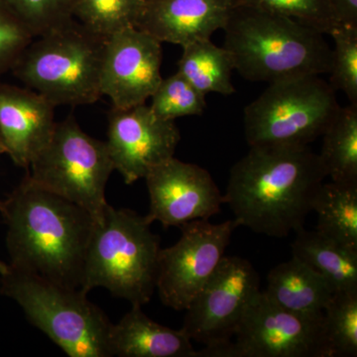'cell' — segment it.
<instances>
[{
  "mask_svg": "<svg viewBox=\"0 0 357 357\" xmlns=\"http://www.w3.org/2000/svg\"><path fill=\"white\" fill-rule=\"evenodd\" d=\"M112 356L197 357L192 340L182 330H173L149 318L133 305L109 333Z\"/></svg>",
  "mask_w": 357,
  "mask_h": 357,
  "instance_id": "e0dca14e",
  "label": "cell"
},
{
  "mask_svg": "<svg viewBox=\"0 0 357 357\" xmlns=\"http://www.w3.org/2000/svg\"><path fill=\"white\" fill-rule=\"evenodd\" d=\"M55 107L31 89L0 83V139L16 166L28 170L50 139Z\"/></svg>",
  "mask_w": 357,
  "mask_h": 357,
  "instance_id": "9a60e30c",
  "label": "cell"
},
{
  "mask_svg": "<svg viewBox=\"0 0 357 357\" xmlns=\"http://www.w3.org/2000/svg\"><path fill=\"white\" fill-rule=\"evenodd\" d=\"M326 177L309 146H253L230 170L223 199L241 227L283 238L304 227Z\"/></svg>",
  "mask_w": 357,
  "mask_h": 357,
  "instance_id": "7a4b0ae2",
  "label": "cell"
},
{
  "mask_svg": "<svg viewBox=\"0 0 357 357\" xmlns=\"http://www.w3.org/2000/svg\"><path fill=\"white\" fill-rule=\"evenodd\" d=\"M231 0H147L136 28L163 43L185 47L223 29Z\"/></svg>",
  "mask_w": 357,
  "mask_h": 357,
  "instance_id": "2e32d148",
  "label": "cell"
},
{
  "mask_svg": "<svg viewBox=\"0 0 357 357\" xmlns=\"http://www.w3.org/2000/svg\"><path fill=\"white\" fill-rule=\"evenodd\" d=\"M292 256L321 275L333 293L357 292V250L318 230L295 232Z\"/></svg>",
  "mask_w": 357,
  "mask_h": 357,
  "instance_id": "d6986e66",
  "label": "cell"
},
{
  "mask_svg": "<svg viewBox=\"0 0 357 357\" xmlns=\"http://www.w3.org/2000/svg\"><path fill=\"white\" fill-rule=\"evenodd\" d=\"M161 42L136 27L115 33L105 41L100 91L114 109L146 103L158 88Z\"/></svg>",
  "mask_w": 357,
  "mask_h": 357,
  "instance_id": "5bb4252c",
  "label": "cell"
},
{
  "mask_svg": "<svg viewBox=\"0 0 357 357\" xmlns=\"http://www.w3.org/2000/svg\"><path fill=\"white\" fill-rule=\"evenodd\" d=\"M8 270L9 265L6 264V262H3L1 259H0V276H1V275L6 274L7 272H8Z\"/></svg>",
  "mask_w": 357,
  "mask_h": 357,
  "instance_id": "4dcf8cb0",
  "label": "cell"
},
{
  "mask_svg": "<svg viewBox=\"0 0 357 357\" xmlns=\"http://www.w3.org/2000/svg\"><path fill=\"white\" fill-rule=\"evenodd\" d=\"M335 26L357 28V0H328Z\"/></svg>",
  "mask_w": 357,
  "mask_h": 357,
  "instance_id": "f546056e",
  "label": "cell"
},
{
  "mask_svg": "<svg viewBox=\"0 0 357 357\" xmlns=\"http://www.w3.org/2000/svg\"><path fill=\"white\" fill-rule=\"evenodd\" d=\"M277 306L304 316H323L332 298V286L297 258L272 268L267 277L266 290L262 291Z\"/></svg>",
  "mask_w": 357,
  "mask_h": 357,
  "instance_id": "ac0fdd59",
  "label": "cell"
},
{
  "mask_svg": "<svg viewBox=\"0 0 357 357\" xmlns=\"http://www.w3.org/2000/svg\"><path fill=\"white\" fill-rule=\"evenodd\" d=\"M151 225L146 215L107 204L91 234L81 290L89 294L105 288L131 306L149 303L156 290L161 249Z\"/></svg>",
  "mask_w": 357,
  "mask_h": 357,
  "instance_id": "277c9868",
  "label": "cell"
},
{
  "mask_svg": "<svg viewBox=\"0 0 357 357\" xmlns=\"http://www.w3.org/2000/svg\"><path fill=\"white\" fill-rule=\"evenodd\" d=\"M236 220L211 223L198 220L181 225L180 239L160 249L156 290L166 307L185 311L222 261Z\"/></svg>",
  "mask_w": 357,
  "mask_h": 357,
  "instance_id": "8fae6325",
  "label": "cell"
},
{
  "mask_svg": "<svg viewBox=\"0 0 357 357\" xmlns=\"http://www.w3.org/2000/svg\"><path fill=\"white\" fill-rule=\"evenodd\" d=\"M147 0H77L74 18L100 38L136 27Z\"/></svg>",
  "mask_w": 357,
  "mask_h": 357,
  "instance_id": "603a6c76",
  "label": "cell"
},
{
  "mask_svg": "<svg viewBox=\"0 0 357 357\" xmlns=\"http://www.w3.org/2000/svg\"><path fill=\"white\" fill-rule=\"evenodd\" d=\"M312 211L318 215V231L357 250V184L323 183Z\"/></svg>",
  "mask_w": 357,
  "mask_h": 357,
  "instance_id": "7402d4cb",
  "label": "cell"
},
{
  "mask_svg": "<svg viewBox=\"0 0 357 357\" xmlns=\"http://www.w3.org/2000/svg\"><path fill=\"white\" fill-rule=\"evenodd\" d=\"M234 70L229 51L215 46L211 39L183 47L178 63V74L204 96L210 93L225 96L236 93L231 83Z\"/></svg>",
  "mask_w": 357,
  "mask_h": 357,
  "instance_id": "ffe728a7",
  "label": "cell"
},
{
  "mask_svg": "<svg viewBox=\"0 0 357 357\" xmlns=\"http://www.w3.org/2000/svg\"><path fill=\"white\" fill-rule=\"evenodd\" d=\"M223 48L234 70L250 82L330 74L333 49L324 33L288 16L248 6H234Z\"/></svg>",
  "mask_w": 357,
  "mask_h": 357,
  "instance_id": "3957f363",
  "label": "cell"
},
{
  "mask_svg": "<svg viewBox=\"0 0 357 357\" xmlns=\"http://www.w3.org/2000/svg\"><path fill=\"white\" fill-rule=\"evenodd\" d=\"M28 171L35 184L81 206L96 222L109 204L105 189L114 167L107 143L84 132L73 116L56 123Z\"/></svg>",
  "mask_w": 357,
  "mask_h": 357,
  "instance_id": "ba28073f",
  "label": "cell"
},
{
  "mask_svg": "<svg viewBox=\"0 0 357 357\" xmlns=\"http://www.w3.org/2000/svg\"><path fill=\"white\" fill-rule=\"evenodd\" d=\"M105 41L74 20L33 39L13 73L55 107L93 105L102 96Z\"/></svg>",
  "mask_w": 357,
  "mask_h": 357,
  "instance_id": "5b68a950",
  "label": "cell"
},
{
  "mask_svg": "<svg viewBox=\"0 0 357 357\" xmlns=\"http://www.w3.org/2000/svg\"><path fill=\"white\" fill-rule=\"evenodd\" d=\"M328 35L335 43L330 84L357 105V28L335 26Z\"/></svg>",
  "mask_w": 357,
  "mask_h": 357,
  "instance_id": "4316f807",
  "label": "cell"
},
{
  "mask_svg": "<svg viewBox=\"0 0 357 357\" xmlns=\"http://www.w3.org/2000/svg\"><path fill=\"white\" fill-rule=\"evenodd\" d=\"M234 342L197 351V357H328L323 316L296 314L262 292L237 328Z\"/></svg>",
  "mask_w": 357,
  "mask_h": 357,
  "instance_id": "9c48e42d",
  "label": "cell"
},
{
  "mask_svg": "<svg viewBox=\"0 0 357 357\" xmlns=\"http://www.w3.org/2000/svg\"><path fill=\"white\" fill-rule=\"evenodd\" d=\"M260 293V276L255 266L245 258L225 255L185 310L181 330L204 347L227 344Z\"/></svg>",
  "mask_w": 357,
  "mask_h": 357,
  "instance_id": "30bf717a",
  "label": "cell"
},
{
  "mask_svg": "<svg viewBox=\"0 0 357 357\" xmlns=\"http://www.w3.org/2000/svg\"><path fill=\"white\" fill-rule=\"evenodd\" d=\"M328 357L357 356V292L333 293L323 312Z\"/></svg>",
  "mask_w": 357,
  "mask_h": 357,
  "instance_id": "cb8c5ba5",
  "label": "cell"
},
{
  "mask_svg": "<svg viewBox=\"0 0 357 357\" xmlns=\"http://www.w3.org/2000/svg\"><path fill=\"white\" fill-rule=\"evenodd\" d=\"M0 213L7 225L9 267L81 289L95 218L77 204L35 184L26 175Z\"/></svg>",
  "mask_w": 357,
  "mask_h": 357,
  "instance_id": "6da1fadb",
  "label": "cell"
},
{
  "mask_svg": "<svg viewBox=\"0 0 357 357\" xmlns=\"http://www.w3.org/2000/svg\"><path fill=\"white\" fill-rule=\"evenodd\" d=\"M340 109L335 91L319 76L291 77L269 86L244 109L249 146H309Z\"/></svg>",
  "mask_w": 357,
  "mask_h": 357,
  "instance_id": "52a82bcc",
  "label": "cell"
},
{
  "mask_svg": "<svg viewBox=\"0 0 357 357\" xmlns=\"http://www.w3.org/2000/svg\"><path fill=\"white\" fill-rule=\"evenodd\" d=\"M150 98V109L156 116L167 121H174L178 117L202 115L206 105V96L178 72L162 79Z\"/></svg>",
  "mask_w": 357,
  "mask_h": 357,
  "instance_id": "d4e9b609",
  "label": "cell"
},
{
  "mask_svg": "<svg viewBox=\"0 0 357 357\" xmlns=\"http://www.w3.org/2000/svg\"><path fill=\"white\" fill-rule=\"evenodd\" d=\"M32 33L33 37L69 24L75 20L77 0H0Z\"/></svg>",
  "mask_w": 357,
  "mask_h": 357,
  "instance_id": "484cf974",
  "label": "cell"
},
{
  "mask_svg": "<svg viewBox=\"0 0 357 357\" xmlns=\"http://www.w3.org/2000/svg\"><path fill=\"white\" fill-rule=\"evenodd\" d=\"M6 154V147H4L3 143L0 139V155ZM0 206H1V202H0Z\"/></svg>",
  "mask_w": 357,
  "mask_h": 357,
  "instance_id": "1f68e13d",
  "label": "cell"
},
{
  "mask_svg": "<svg viewBox=\"0 0 357 357\" xmlns=\"http://www.w3.org/2000/svg\"><path fill=\"white\" fill-rule=\"evenodd\" d=\"M180 139L175 121L159 119L146 103L109 112L105 143L114 171L126 185L172 158Z\"/></svg>",
  "mask_w": 357,
  "mask_h": 357,
  "instance_id": "7c38bea8",
  "label": "cell"
},
{
  "mask_svg": "<svg viewBox=\"0 0 357 357\" xmlns=\"http://www.w3.org/2000/svg\"><path fill=\"white\" fill-rule=\"evenodd\" d=\"M33 39L24 23L0 1V77L13 70Z\"/></svg>",
  "mask_w": 357,
  "mask_h": 357,
  "instance_id": "f1b7e54d",
  "label": "cell"
},
{
  "mask_svg": "<svg viewBox=\"0 0 357 357\" xmlns=\"http://www.w3.org/2000/svg\"><path fill=\"white\" fill-rule=\"evenodd\" d=\"M0 277L2 295L15 301L28 321L68 356L112 357V323L88 294L10 267Z\"/></svg>",
  "mask_w": 357,
  "mask_h": 357,
  "instance_id": "8992f818",
  "label": "cell"
},
{
  "mask_svg": "<svg viewBox=\"0 0 357 357\" xmlns=\"http://www.w3.org/2000/svg\"><path fill=\"white\" fill-rule=\"evenodd\" d=\"M150 222L164 227L208 220L222 210L223 195L206 169L172 157L155 167L146 177Z\"/></svg>",
  "mask_w": 357,
  "mask_h": 357,
  "instance_id": "4fadbf2b",
  "label": "cell"
},
{
  "mask_svg": "<svg viewBox=\"0 0 357 357\" xmlns=\"http://www.w3.org/2000/svg\"><path fill=\"white\" fill-rule=\"evenodd\" d=\"M231 3L288 16L324 34L335 27L328 0H231Z\"/></svg>",
  "mask_w": 357,
  "mask_h": 357,
  "instance_id": "83f0119b",
  "label": "cell"
},
{
  "mask_svg": "<svg viewBox=\"0 0 357 357\" xmlns=\"http://www.w3.org/2000/svg\"><path fill=\"white\" fill-rule=\"evenodd\" d=\"M321 136L319 156L326 176L340 184H357V105L340 107Z\"/></svg>",
  "mask_w": 357,
  "mask_h": 357,
  "instance_id": "44dd1931",
  "label": "cell"
}]
</instances>
